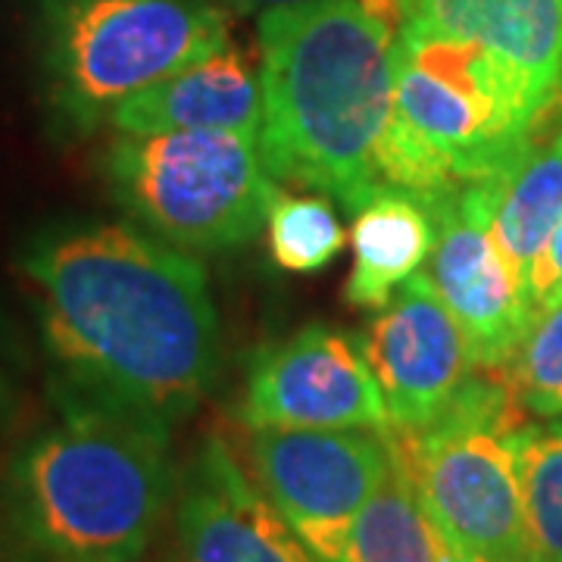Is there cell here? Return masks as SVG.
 Listing matches in <instances>:
<instances>
[{
	"label": "cell",
	"mask_w": 562,
	"mask_h": 562,
	"mask_svg": "<svg viewBox=\"0 0 562 562\" xmlns=\"http://www.w3.org/2000/svg\"><path fill=\"white\" fill-rule=\"evenodd\" d=\"M57 384L176 428L220 369V319L201 262L125 222L54 228L25 247Z\"/></svg>",
	"instance_id": "cell-1"
},
{
	"label": "cell",
	"mask_w": 562,
	"mask_h": 562,
	"mask_svg": "<svg viewBox=\"0 0 562 562\" xmlns=\"http://www.w3.org/2000/svg\"><path fill=\"white\" fill-rule=\"evenodd\" d=\"M260 154L272 179L350 213L384 188L394 41L357 0H303L260 16Z\"/></svg>",
	"instance_id": "cell-2"
},
{
	"label": "cell",
	"mask_w": 562,
	"mask_h": 562,
	"mask_svg": "<svg viewBox=\"0 0 562 562\" xmlns=\"http://www.w3.org/2000/svg\"><path fill=\"white\" fill-rule=\"evenodd\" d=\"M54 401L7 462L10 531L35 562H140L176 494L172 428L63 384Z\"/></svg>",
	"instance_id": "cell-3"
},
{
	"label": "cell",
	"mask_w": 562,
	"mask_h": 562,
	"mask_svg": "<svg viewBox=\"0 0 562 562\" xmlns=\"http://www.w3.org/2000/svg\"><path fill=\"white\" fill-rule=\"evenodd\" d=\"M543 128L475 41L403 32L394 41V128L382 154L384 188L422 203L491 181Z\"/></svg>",
	"instance_id": "cell-4"
},
{
	"label": "cell",
	"mask_w": 562,
	"mask_h": 562,
	"mask_svg": "<svg viewBox=\"0 0 562 562\" xmlns=\"http://www.w3.org/2000/svg\"><path fill=\"white\" fill-rule=\"evenodd\" d=\"M38 35L44 103L72 138L232 44L228 10L210 0H41Z\"/></svg>",
	"instance_id": "cell-5"
},
{
	"label": "cell",
	"mask_w": 562,
	"mask_h": 562,
	"mask_svg": "<svg viewBox=\"0 0 562 562\" xmlns=\"http://www.w3.org/2000/svg\"><path fill=\"white\" fill-rule=\"evenodd\" d=\"M503 369H475L441 416L387 431L447 543L494 562H535L513 431L522 406Z\"/></svg>",
	"instance_id": "cell-6"
},
{
	"label": "cell",
	"mask_w": 562,
	"mask_h": 562,
	"mask_svg": "<svg viewBox=\"0 0 562 562\" xmlns=\"http://www.w3.org/2000/svg\"><path fill=\"white\" fill-rule=\"evenodd\" d=\"M101 169L113 201L179 250L254 241L276 194L260 140L232 132H113Z\"/></svg>",
	"instance_id": "cell-7"
},
{
	"label": "cell",
	"mask_w": 562,
	"mask_h": 562,
	"mask_svg": "<svg viewBox=\"0 0 562 562\" xmlns=\"http://www.w3.org/2000/svg\"><path fill=\"white\" fill-rule=\"evenodd\" d=\"M391 460L387 431L247 428L254 482L319 562H344L350 528Z\"/></svg>",
	"instance_id": "cell-8"
},
{
	"label": "cell",
	"mask_w": 562,
	"mask_h": 562,
	"mask_svg": "<svg viewBox=\"0 0 562 562\" xmlns=\"http://www.w3.org/2000/svg\"><path fill=\"white\" fill-rule=\"evenodd\" d=\"M425 206L435 220L425 276L462 325L475 366L509 369L535 319L494 238L491 181L460 184Z\"/></svg>",
	"instance_id": "cell-9"
},
{
	"label": "cell",
	"mask_w": 562,
	"mask_h": 562,
	"mask_svg": "<svg viewBox=\"0 0 562 562\" xmlns=\"http://www.w3.org/2000/svg\"><path fill=\"white\" fill-rule=\"evenodd\" d=\"M238 416L244 428L391 431L382 387L362 347L319 322L250 360Z\"/></svg>",
	"instance_id": "cell-10"
},
{
	"label": "cell",
	"mask_w": 562,
	"mask_h": 562,
	"mask_svg": "<svg viewBox=\"0 0 562 562\" xmlns=\"http://www.w3.org/2000/svg\"><path fill=\"white\" fill-rule=\"evenodd\" d=\"M362 353L382 387L391 431L435 422L479 369L457 316L416 272L372 319Z\"/></svg>",
	"instance_id": "cell-11"
},
{
	"label": "cell",
	"mask_w": 562,
	"mask_h": 562,
	"mask_svg": "<svg viewBox=\"0 0 562 562\" xmlns=\"http://www.w3.org/2000/svg\"><path fill=\"white\" fill-rule=\"evenodd\" d=\"M176 562H319L228 443L210 438L188 465L176 509Z\"/></svg>",
	"instance_id": "cell-12"
},
{
	"label": "cell",
	"mask_w": 562,
	"mask_h": 562,
	"mask_svg": "<svg viewBox=\"0 0 562 562\" xmlns=\"http://www.w3.org/2000/svg\"><path fill=\"white\" fill-rule=\"evenodd\" d=\"M403 32L475 41L541 128L562 113V0H406Z\"/></svg>",
	"instance_id": "cell-13"
},
{
	"label": "cell",
	"mask_w": 562,
	"mask_h": 562,
	"mask_svg": "<svg viewBox=\"0 0 562 562\" xmlns=\"http://www.w3.org/2000/svg\"><path fill=\"white\" fill-rule=\"evenodd\" d=\"M113 132H232L260 140V72L235 44L140 91L110 116Z\"/></svg>",
	"instance_id": "cell-14"
},
{
	"label": "cell",
	"mask_w": 562,
	"mask_h": 562,
	"mask_svg": "<svg viewBox=\"0 0 562 562\" xmlns=\"http://www.w3.org/2000/svg\"><path fill=\"white\" fill-rule=\"evenodd\" d=\"M435 247V220L428 206L394 188H382L357 210L353 269L344 301L357 310H382L419 272Z\"/></svg>",
	"instance_id": "cell-15"
},
{
	"label": "cell",
	"mask_w": 562,
	"mask_h": 562,
	"mask_svg": "<svg viewBox=\"0 0 562 562\" xmlns=\"http://www.w3.org/2000/svg\"><path fill=\"white\" fill-rule=\"evenodd\" d=\"M491 191L494 238L522 297H528V281L562 222V128L531 140L497 179H491Z\"/></svg>",
	"instance_id": "cell-16"
},
{
	"label": "cell",
	"mask_w": 562,
	"mask_h": 562,
	"mask_svg": "<svg viewBox=\"0 0 562 562\" xmlns=\"http://www.w3.org/2000/svg\"><path fill=\"white\" fill-rule=\"evenodd\" d=\"M394 447V441H391ZM447 538L428 516L401 453L350 528L344 562H441Z\"/></svg>",
	"instance_id": "cell-17"
},
{
	"label": "cell",
	"mask_w": 562,
	"mask_h": 562,
	"mask_svg": "<svg viewBox=\"0 0 562 562\" xmlns=\"http://www.w3.org/2000/svg\"><path fill=\"white\" fill-rule=\"evenodd\" d=\"M535 562H562V419L513 431Z\"/></svg>",
	"instance_id": "cell-18"
},
{
	"label": "cell",
	"mask_w": 562,
	"mask_h": 562,
	"mask_svg": "<svg viewBox=\"0 0 562 562\" xmlns=\"http://www.w3.org/2000/svg\"><path fill=\"white\" fill-rule=\"evenodd\" d=\"M269 254L288 272H316L338 257L344 228L325 198L276 188L266 216Z\"/></svg>",
	"instance_id": "cell-19"
},
{
	"label": "cell",
	"mask_w": 562,
	"mask_h": 562,
	"mask_svg": "<svg viewBox=\"0 0 562 562\" xmlns=\"http://www.w3.org/2000/svg\"><path fill=\"white\" fill-rule=\"evenodd\" d=\"M509 382L525 413L538 419H562V303L547 310L528 328Z\"/></svg>",
	"instance_id": "cell-20"
},
{
	"label": "cell",
	"mask_w": 562,
	"mask_h": 562,
	"mask_svg": "<svg viewBox=\"0 0 562 562\" xmlns=\"http://www.w3.org/2000/svg\"><path fill=\"white\" fill-rule=\"evenodd\" d=\"M525 301H528L531 319H538L547 310H553L557 303H562V222L557 225V232H553V238L547 244L535 276L528 281V297Z\"/></svg>",
	"instance_id": "cell-21"
},
{
	"label": "cell",
	"mask_w": 562,
	"mask_h": 562,
	"mask_svg": "<svg viewBox=\"0 0 562 562\" xmlns=\"http://www.w3.org/2000/svg\"><path fill=\"white\" fill-rule=\"evenodd\" d=\"M222 10H232V13H269V10H281V7H294L303 0H210Z\"/></svg>",
	"instance_id": "cell-22"
},
{
	"label": "cell",
	"mask_w": 562,
	"mask_h": 562,
	"mask_svg": "<svg viewBox=\"0 0 562 562\" xmlns=\"http://www.w3.org/2000/svg\"><path fill=\"white\" fill-rule=\"evenodd\" d=\"M441 562H494V560H487V557H482V553H472V550H462V547L447 543Z\"/></svg>",
	"instance_id": "cell-23"
}]
</instances>
